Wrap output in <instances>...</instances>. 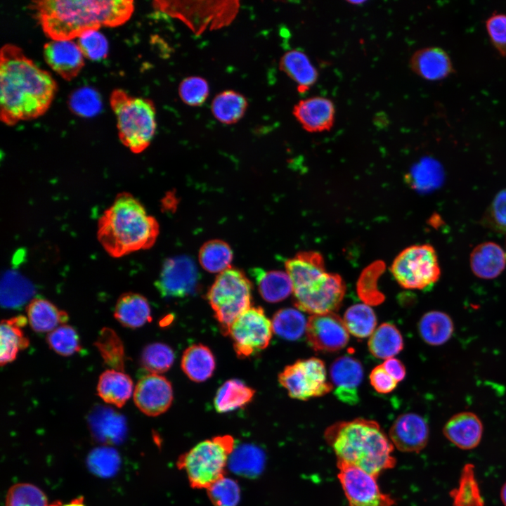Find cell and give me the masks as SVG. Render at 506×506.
Here are the masks:
<instances>
[{
    "mask_svg": "<svg viewBox=\"0 0 506 506\" xmlns=\"http://www.w3.org/2000/svg\"><path fill=\"white\" fill-rule=\"evenodd\" d=\"M286 272L293 285V291L303 288L327 271L323 256L315 251L297 253L285 262Z\"/></svg>",
    "mask_w": 506,
    "mask_h": 506,
    "instance_id": "cell-22",
    "label": "cell"
},
{
    "mask_svg": "<svg viewBox=\"0 0 506 506\" xmlns=\"http://www.w3.org/2000/svg\"><path fill=\"white\" fill-rule=\"evenodd\" d=\"M372 355L380 359L394 358L403 348L400 331L393 324L384 323L375 329L368 340Z\"/></svg>",
    "mask_w": 506,
    "mask_h": 506,
    "instance_id": "cell-33",
    "label": "cell"
},
{
    "mask_svg": "<svg viewBox=\"0 0 506 506\" xmlns=\"http://www.w3.org/2000/svg\"><path fill=\"white\" fill-rule=\"evenodd\" d=\"M337 477L348 502V506H394L395 500L383 493L377 477L361 469L337 463Z\"/></svg>",
    "mask_w": 506,
    "mask_h": 506,
    "instance_id": "cell-12",
    "label": "cell"
},
{
    "mask_svg": "<svg viewBox=\"0 0 506 506\" xmlns=\"http://www.w3.org/2000/svg\"><path fill=\"white\" fill-rule=\"evenodd\" d=\"M235 449L230 435L202 441L179 456L177 467L184 470L190 486L207 489L225 476L230 457Z\"/></svg>",
    "mask_w": 506,
    "mask_h": 506,
    "instance_id": "cell-6",
    "label": "cell"
},
{
    "mask_svg": "<svg viewBox=\"0 0 506 506\" xmlns=\"http://www.w3.org/2000/svg\"><path fill=\"white\" fill-rule=\"evenodd\" d=\"M174 361V353L168 345L155 342L147 345L143 350L141 362L150 373L158 374L167 371Z\"/></svg>",
    "mask_w": 506,
    "mask_h": 506,
    "instance_id": "cell-40",
    "label": "cell"
},
{
    "mask_svg": "<svg viewBox=\"0 0 506 506\" xmlns=\"http://www.w3.org/2000/svg\"><path fill=\"white\" fill-rule=\"evenodd\" d=\"M133 381L120 370L108 369L99 377L97 393L106 403L122 407L131 396Z\"/></svg>",
    "mask_w": 506,
    "mask_h": 506,
    "instance_id": "cell-25",
    "label": "cell"
},
{
    "mask_svg": "<svg viewBox=\"0 0 506 506\" xmlns=\"http://www.w3.org/2000/svg\"><path fill=\"white\" fill-rule=\"evenodd\" d=\"M306 335L309 345L319 351H339L349 339L343 319L335 312L311 316Z\"/></svg>",
    "mask_w": 506,
    "mask_h": 506,
    "instance_id": "cell-14",
    "label": "cell"
},
{
    "mask_svg": "<svg viewBox=\"0 0 506 506\" xmlns=\"http://www.w3.org/2000/svg\"><path fill=\"white\" fill-rule=\"evenodd\" d=\"M57 84L19 46L7 44L0 51V118L13 126L43 115L49 108Z\"/></svg>",
    "mask_w": 506,
    "mask_h": 506,
    "instance_id": "cell-1",
    "label": "cell"
},
{
    "mask_svg": "<svg viewBox=\"0 0 506 506\" xmlns=\"http://www.w3.org/2000/svg\"><path fill=\"white\" fill-rule=\"evenodd\" d=\"M43 53L47 65L67 81L75 78L84 65V56L73 40L51 39L44 44Z\"/></svg>",
    "mask_w": 506,
    "mask_h": 506,
    "instance_id": "cell-17",
    "label": "cell"
},
{
    "mask_svg": "<svg viewBox=\"0 0 506 506\" xmlns=\"http://www.w3.org/2000/svg\"><path fill=\"white\" fill-rule=\"evenodd\" d=\"M247 108V100L245 97L232 90L221 92L212 103L214 117L226 124L238 122L244 116Z\"/></svg>",
    "mask_w": 506,
    "mask_h": 506,
    "instance_id": "cell-35",
    "label": "cell"
},
{
    "mask_svg": "<svg viewBox=\"0 0 506 506\" xmlns=\"http://www.w3.org/2000/svg\"><path fill=\"white\" fill-rule=\"evenodd\" d=\"M382 365L387 372L397 382L405 378L406 374V368L402 362L397 358H391L387 359Z\"/></svg>",
    "mask_w": 506,
    "mask_h": 506,
    "instance_id": "cell-53",
    "label": "cell"
},
{
    "mask_svg": "<svg viewBox=\"0 0 506 506\" xmlns=\"http://www.w3.org/2000/svg\"><path fill=\"white\" fill-rule=\"evenodd\" d=\"M48 506H86V505L83 497H77L66 503L56 500L49 504Z\"/></svg>",
    "mask_w": 506,
    "mask_h": 506,
    "instance_id": "cell-54",
    "label": "cell"
},
{
    "mask_svg": "<svg viewBox=\"0 0 506 506\" xmlns=\"http://www.w3.org/2000/svg\"><path fill=\"white\" fill-rule=\"evenodd\" d=\"M273 331L279 337L294 341L306 333L307 320L301 311L292 308L278 311L272 319Z\"/></svg>",
    "mask_w": 506,
    "mask_h": 506,
    "instance_id": "cell-38",
    "label": "cell"
},
{
    "mask_svg": "<svg viewBox=\"0 0 506 506\" xmlns=\"http://www.w3.org/2000/svg\"><path fill=\"white\" fill-rule=\"evenodd\" d=\"M293 115L304 130L323 132L333 126L335 107L327 98L313 96L299 101L293 108Z\"/></svg>",
    "mask_w": 506,
    "mask_h": 506,
    "instance_id": "cell-19",
    "label": "cell"
},
{
    "mask_svg": "<svg viewBox=\"0 0 506 506\" xmlns=\"http://www.w3.org/2000/svg\"><path fill=\"white\" fill-rule=\"evenodd\" d=\"M483 424L474 413L464 411L453 415L444 424V436L462 450H471L479 446L483 435Z\"/></svg>",
    "mask_w": 506,
    "mask_h": 506,
    "instance_id": "cell-21",
    "label": "cell"
},
{
    "mask_svg": "<svg viewBox=\"0 0 506 506\" xmlns=\"http://www.w3.org/2000/svg\"><path fill=\"white\" fill-rule=\"evenodd\" d=\"M114 316L123 326L137 328L151 320L150 307L145 297L129 292L123 293L118 298Z\"/></svg>",
    "mask_w": 506,
    "mask_h": 506,
    "instance_id": "cell-24",
    "label": "cell"
},
{
    "mask_svg": "<svg viewBox=\"0 0 506 506\" xmlns=\"http://www.w3.org/2000/svg\"><path fill=\"white\" fill-rule=\"evenodd\" d=\"M345 292L342 277L326 272L306 287L293 292L294 305L312 315L332 313L341 306Z\"/></svg>",
    "mask_w": 506,
    "mask_h": 506,
    "instance_id": "cell-11",
    "label": "cell"
},
{
    "mask_svg": "<svg viewBox=\"0 0 506 506\" xmlns=\"http://www.w3.org/2000/svg\"><path fill=\"white\" fill-rule=\"evenodd\" d=\"M77 39V43L85 58L99 60L108 55V41L99 30L86 31Z\"/></svg>",
    "mask_w": 506,
    "mask_h": 506,
    "instance_id": "cell-46",
    "label": "cell"
},
{
    "mask_svg": "<svg viewBox=\"0 0 506 506\" xmlns=\"http://www.w3.org/2000/svg\"><path fill=\"white\" fill-rule=\"evenodd\" d=\"M255 391L239 379L226 381L217 390L214 405L219 413H227L247 405Z\"/></svg>",
    "mask_w": 506,
    "mask_h": 506,
    "instance_id": "cell-32",
    "label": "cell"
},
{
    "mask_svg": "<svg viewBox=\"0 0 506 506\" xmlns=\"http://www.w3.org/2000/svg\"><path fill=\"white\" fill-rule=\"evenodd\" d=\"M324 437L337 463L356 467L377 478L396 463L395 448L376 421L356 418L338 422L326 429Z\"/></svg>",
    "mask_w": 506,
    "mask_h": 506,
    "instance_id": "cell-3",
    "label": "cell"
},
{
    "mask_svg": "<svg viewBox=\"0 0 506 506\" xmlns=\"http://www.w3.org/2000/svg\"><path fill=\"white\" fill-rule=\"evenodd\" d=\"M418 332L424 342L432 346L446 343L454 332V324L450 316L440 311H430L420 318Z\"/></svg>",
    "mask_w": 506,
    "mask_h": 506,
    "instance_id": "cell-31",
    "label": "cell"
},
{
    "mask_svg": "<svg viewBox=\"0 0 506 506\" xmlns=\"http://www.w3.org/2000/svg\"><path fill=\"white\" fill-rule=\"evenodd\" d=\"M343 320L349 333L358 338L371 336L376 329V315L367 304L351 306L346 311Z\"/></svg>",
    "mask_w": 506,
    "mask_h": 506,
    "instance_id": "cell-37",
    "label": "cell"
},
{
    "mask_svg": "<svg viewBox=\"0 0 506 506\" xmlns=\"http://www.w3.org/2000/svg\"><path fill=\"white\" fill-rule=\"evenodd\" d=\"M330 375L337 398L349 405L356 404L358 388L363 377L361 363L351 356H341L332 363Z\"/></svg>",
    "mask_w": 506,
    "mask_h": 506,
    "instance_id": "cell-18",
    "label": "cell"
},
{
    "mask_svg": "<svg viewBox=\"0 0 506 506\" xmlns=\"http://www.w3.org/2000/svg\"><path fill=\"white\" fill-rule=\"evenodd\" d=\"M233 251L221 240L205 242L199 252V261L202 267L210 273H222L231 268Z\"/></svg>",
    "mask_w": 506,
    "mask_h": 506,
    "instance_id": "cell-36",
    "label": "cell"
},
{
    "mask_svg": "<svg viewBox=\"0 0 506 506\" xmlns=\"http://www.w3.org/2000/svg\"><path fill=\"white\" fill-rule=\"evenodd\" d=\"M28 323L37 332H50L58 326L65 324L67 313L43 298L32 299L26 309Z\"/></svg>",
    "mask_w": 506,
    "mask_h": 506,
    "instance_id": "cell-27",
    "label": "cell"
},
{
    "mask_svg": "<svg viewBox=\"0 0 506 506\" xmlns=\"http://www.w3.org/2000/svg\"><path fill=\"white\" fill-rule=\"evenodd\" d=\"M207 491L214 506H237L240 499L238 484L226 476L209 486Z\"/></svg>",
    "mask_w": 506,
    "mask_h": 506,
    "instance_id": "cell-43",
    "label": "cell"
},
{
    "mask_svg": "<svg viewBox=\"0 0 506 506\" xmlns=\"http://www.w3.org/2000/svg\"><path fill=\"white\" fill-rule=\"evenodd\" d=\"M500 499L504 506H506V482L500 489Z\"/></svg>",
    "mask_w": 506,
    "mask_h": 506,
    "instance_id": "cell-55",
    "label": "cell"
},
{
    "mask_svg": "<svg viewBox=\"0 0 506 506\" xmlns=\"http://www.w3.org/2000/svg\"><path fill=\"white\" fill-rule=\"evenodd\" d=\"M411 70L428 81H440L454 72L452 60L448 53L437 46L420 48L411 56Z\"/></svg>",
    "mask_w": 506,
    "mask_h": 506,
    "instance_id": "cell-20",
    "label": "cell"
},
{
    "mask_svg": "<svg viewBox=\"0 0 506 506\" xmlns=\"http://www.w3.org/2000/svg\"><path fill=\"white\" fill-rule=\"evenodd\" d=\"M271 321L260 306H251L231 325L228 335L240 358L251 356L266 349L273 333Z\"/></svg>",
    "mask_w": 506,
    "mask_h": 506,
    "instance_id": "cell-10",
    "label": "cell"
},
{
    "mask_svg": "<svg viewBox=\"0 0 506 506\" xmlns=\"http://www.w3.org/2000/svg\"><path fill=\"white\" fill-rule=\"evenodd\" d=\"M181 368L193 382H202L209 378L215 369V358L211 350L198 344L188 347L183 352Z\"/></svg>",
    "mask_w": 506,
    "mask_h": 506,
    "instance_id": "cell-29",
    "label": "cell"
},
{
    "mask_svg": "<svg viewBox=\"0 0 506 506\" xmlns=\"http://www.w3.org/2000/svg\"><path fill=\"white\" fill-rule=\"evenodd\" d=\"M469 264L476 277L485 280L493 279L499 276L506 267V252L495 242H484L472 250Z\"/></svg>",
    "mask_w": 506,
    "mask_h": 506,
    "instance_id": "cell-23",
    "label": "cell"
},
{
    "mask_svg": "<svg viewBox=\"0 0 506 506\" xmlns=\"http://www.w3.org/2000/svg\"><path fill=\"white\" fill-rule=\"evenodd\" d=\"M110 103L122 143L134 153L144 151L153 139L157 128L153 103L117 89L112 91Z\"/></svg>",
    "mask_w": 506,
    "mask_h": 506,
    "instance_id": "cell-5",
    "label": "cell"
},
{
    "mask_svg": "<svg viewBox=\"0 0 506 506\" xmlns=\"http://www.w3.org/2000/svg\"><path fill=\"white\" fill-rule=\"evenodd\" d=\"M484 226L498 233H506V188L494 197L481 219Z\"/></svg>",
    "mask_w": 506,
    "mask_h": 506,
    "instance_id": "cell-45",
    "label": "cell"
},
{
    "mask_svg": "<svg viewBox=\"0 0 506 506\" xmlns=\"http://www.w3.org/2000/svg\"><path fill=\"white\" fill-rule=\"evenodd\" d=\"M158 234L157 220L148 214L138 199L126 192L116 196L98 223V240L114 258L150 248Z\"/></svg>",
    "mask_w": 506,
    "mask_h": 506,
    "instance_id": "cell-4",
    "label": "cell"
},
{
    "mask_svg": "<svg viewBox=\"0 0 506 506\" xmlns=\"http://www.w3.org/2000/svg\"><path fill=\"white\" fill-rule=\"evenodd\" d=\"M231 467L237 472L245 475L258 474L263 465V455L257 449L245 446L231 454Z\"/></svg>",
    "mask_w": 506,
    "mask_h": 506,
    "instance_id": "cell-48",
    "label": "cell"
},
{
    "mask_svg": "<svg viewBox=\"0 0 506 506\" xmlns=\"http://www.w3.org/2000/svg\"><path fill=\"white\" fill-rule=\"evenodd\" d=\"M29 8L52 40H73L88 30L119 26L134 10L130 0H38Z\"/></svg>",
    "mask_w": 506,
    "mask_h": 506,
    "instance_id": "cell-2",
    "label": "cell"
},
{
    "mask_svg": "<svg viewBox=\"0 0 506 506\" xmlns=\"http://www.w3.org/2000/svg\"><path fill=\"white\" fill-rule=\"evenodd\" d=\"M72 110L82 117H91L100 109V100L93 89L83 88L76 91L70 97Z\"/></svg>",
    "mask_w": 506,
    "mask_h": 506,
    "instance_id": "cell-49",
    "label": "cell"
},
{
    "mask_svg": "<svg viewBox=\"0 0 506 506\" xmlns=\"http://www.w3.org/2000/svg\"><path fill=\"white\" fill-rule=\"evenodd\" d=\"M390 270L397 283L409 290L426 289L441 276L436 252L429 244L405 248L395 257Z\"/></svg>",
    "mask_w": 506,
    "mask_h": 506,
    "instance_id": "cell-8",
    "label": "cell"
},
{
    "mask_svg": "<svg viewBox=\"0 0 506 506\" xmlns=\"http://www.w3.org/2000/svg\"><path fill=\"white\" fill-rule=\"evenodd\" d=\"M370 382L374 389L379 394L392 391L398 382L391 377L382 365L375 367L369 375Z\"/></svg>",
    "mask_w": 506,
    "mask_h": 506,
    "instance_id": "cell-52",
    "label": "cell"
},
{
    "mask_svg": "<svg viewBox=\"0 0 506 506\" xmlns=\"http://www.w3.org/2000/svg\"><path fill=\"white\" fill-rule=\"evenodd\" d=\"M389 438L394 448L403 453H419L428 443L429 427L425 420L413 413L399 415L392 424Z\"/></svg>",
    "mask_w": 506,
    "mask_h": 506,
    "instance_id": "cell-16",
    "label": "cell"
},
{
    "mask_svg": "<svg viewBox=\"0 0 506 506\" xmlns=\"http://www.w3.org/2000/svg\"><path fill=\"white\" fill-rule=\"evenodd\" d=\"M414 170L413 183L421 190H431L436 188L442 181V170L436 163L424 162ZM415 186V187H416Z\"/></svg>",
    "mask_w": 506,
    "mask_h": 506,
    "instance_id": "cell-51",
    "label": "cell"
},
{
    "mask_svg": "<svg viewBox=\"0 0 506 506\" xmlns=\"http://www.w3.org/2000/svg\"><path fill=\"white\" fill-rule=\"evenodd\" d=\"M486 30L495 49L506 57V14L494 13L486 20Z\"/></svg>",
    "mask_w": 506,
    "mask_h": 506,
    "instance_id": "cell-50",
    "label": "cell"
},
{
    "mask_svg": "<svg viewBox=\"0 0 506 506\" xmlns=\"http://www.w3.org/2000/svg\"><path fill=\"white\" fill-rule=\"evenodd\" d=\"M198 271L195 264L187 256L167 259L156 282V287L164 297L183 298L196 291Z\"/></svg>",
    "mask_w": 506,
    "mask_h": 506,
    "instance_id": "cell-13",
    "label": "cell"
},
{
    "mask_svg": "<svg viewBox=\"0 0 506 506\" xmlns=\"http://www.w3.org/2000/svg\"><path fill=\"white\" fill-rule=\"evenodd\" d=\"M134 401L144 414L148 416L160 415L171 405V384L164 377L149 373L138 381L134 391Z\"/></svg>",
    "mask_w": 506,
    "mask_h": 506,
    "instance_id": "cell-15",
    "label": "cell"
},
{
    "mask_svg": "<svg viewBox=\"0 0 506 506\" xmlns=\"http://www.w3.org/2000/svg\"><path fill=\"white\" fill-rule=\"evenodd\" d=\"M209 92L207 82L200 77H189L181 81L179 93L188 105L200 106L205 103Z\"/></svg>",
    "mask_w": 506,
    "mask_h": 506,
    "instance_id": "cell-47",
    "label": "cell"
},
{
    "mask_svg": "<svg viewBox=\"0 0 506 506\" xmlns=\"http://www.w3.org/2000/svg\"><path fill=\"white\" fill-rule=\"evenodd\" d=\"M252 275L255 278L261 296L268 302L280 301L293 292L292 282L286 271H266L261 268H254Z\"/></svg>",
    "mask_w": 506,
    "mask_h": 506,
    "instance_id": "cell-30",
    "label": "cell"
},
{
    "mask_svg": "<svg viewBox=\"0 0 506 506\" xmlns=\"http://www.w3.org/2000/svg\"><path fill=\"white\" fill-rule=\"evenodd\" d=\"M32 294L29 284L18 277L6 278L2 286L1 304L6 308H17L28 301Z\"/></svg>",
    "mask_w": 506,
    "mask_h": 506,
    "instance_id": "cell-44",
    "label": "cell"
},
{
    "mask_svg": "<svg viewBox=\"0 0 506 506\" xmlns=\"http://www.w3.org/2000/svg\"><path fill=\"white\" fill-rule=\"evenodd\" d=\"M27 321L23 316L1 320L0 331L1 366L13 361L20 350L28 347L29 339L22 330Z\"/></svg>",
    "mask_w": 506,
    "mask_h": 506,
    "instance_id": "cell-28",
    "label": "cell"
},
{
    "mask_svg": "<svg viewBox=\"0 0 506 506\" xmlns=\"http://www.w3.org/2000/svg\"><path fill=\"white\" fill-rule=\"evenodd\" d=\"M101 357L111 369L122 371L124 367V345L116 334L110 328L103 327L95 342Z\"/></svg>",
    "mask_w": 506,
    "mask_h": 506,
    "instance_id": "cell-39",
    "label": "cell"
},
{
    "mask_svg": "<svg viewBox=\"0 0 506 506\" xmlns=\"http://www.w3.org/2000/svg\"><path fill=\"white\" fill-rule=\"evenodd\" d=\"M252 288L245 273L231 267L219 273L210 287L207 298L225 335L233 322L252 306Z\"/></svg>",
    "mask_w": 506,
    "mask_h": 506,
    "instance_id": "cell-7",
    "label": "cell"
},
{
    "mask_svg": "<svg viewBox=\"0 0 506 506\" xmlns=\"http://www.w3.org/2000/svg\"><path fill=\"white\" fill-rule=\"evenodd\" d=\"M449 494L453 506H485L473 464L467 463L463 466L458 485Z\"/></svg>",
    "mask_w": 506,
    "mask_h": 506,
    "instance_id": "cell-34",
    "label": "cell"
},
{
    "mask_svg": "<svg viewBox=\"0 0 506 506\" xmlns=\"http://www.w3.org/2000/svg\"><path fill=\"white\" fill-rule=\"evenodd\" d=\"M45 493L37 486L28 483L13 485L6 496L5 506H48Z\"/></svg>",
    "mask_w": 506,
    "mask_h": 506,
    "instance_id": "cell-41",
    "label": "cell"
},
{
    "mask_svg": "<svg viewBox=\"0 0 506 506\" xmlns=\"http://www.w3.org/2000/svg\"><path fill=\"white\" fill-rule=\"evenodd\" d=\"M278 381L292 398L301 401L322 396L333 388L327 380L323 361L315 357L287 365L279 374Z\"/></svg>",
    "mask_w": 506,
    "mask_h": 506,
    "instance_id": "cell-9",
    "label": "cell"
},
{
    "mask_svg": "<svg viewBox=\"0 0 506 506\" xmlns=\"http://www.w3.org/2000/svg\"><path fill=\"white\" fill-rule=\"evenodd\" d=\"M46 341L50 348L63 356H69L81 349L79 337L76 330L66 324L61 325L50 332Z\"/></svg>",
    "mask_w": 506,
    "mask_h": 506,
    "instance_id": "cell-42",
    "label": "cell"
},
{
    "mask_svg": "<svg viewBox=\"0 0 506 506\" xmlns=\"http://www.w3.org/2000/svg\"><path fill=\"white\" fill-rule=\"evenodd\" d=\"M280 70L292 79L298 91L306 92L318 80V72L307 55L300 50L286 52L280 61Z\"/></svg>",
    "mask_w": 506,
    "mask_h": 506,
    "instance_id": "cell-26",
    "label": "cell"
}]
</instances>
